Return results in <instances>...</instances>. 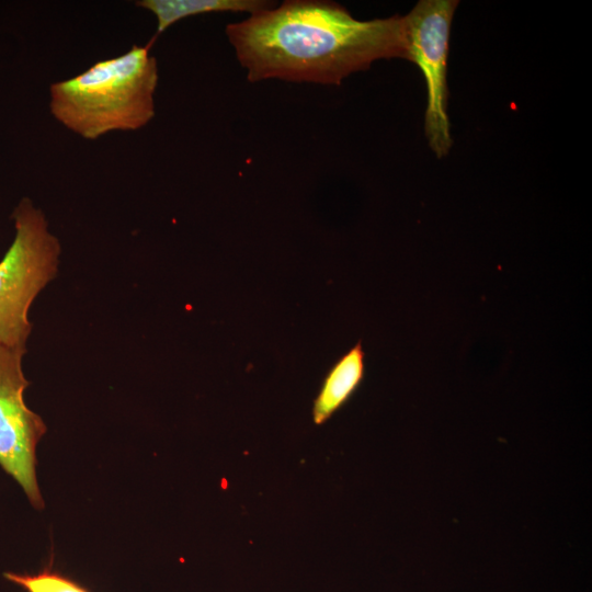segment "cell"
I'll return each mask as SVG.
<instances>
[{
    "mask_svg": "<svg viewBox=\"0 0 592 592\" xmlns=\"http://www.w3.org/2000/svg\"><path fill=\"white\" fill-rule=\"evenodd\" d=\"M247 79L341 84L379 59H408L405 18L360 21L341 4L287 0L228 24Z\"/></svg>",
    "mask_w": 592,
    "mask_h": 592,
    "instance_id": "obj_1",
    "label": "cell"
},
{
    "mask_svg": "<svg viewBox=\"0 0 592 592\" xmlns=\"http://www.w3.org/2000/svg\"><path fill=\"white\" fill-rule=\"evenodd\" d=\"M364 373L365 352L358 341L332 365L323 378L312 406L315 424H323L352 397Z\"/></svg>",
    "mask_w": 592,
    "mask_h": 592,
    "instance_id": "obj_6",
    "label": "cell"
},
{
    "mask_svg": "<svg viewBox=\"0 0 592 592\" xmlns=\"http://www.w3.org/2000/svg\"><path fill=\"white\" fill-rule=\"evenodd\" d=\"M136 7L144 8L156 16L157 33H163L181 19L210 12H247L251 14L271 9L275 2L267 0H140Z\"/></svg>",
    "mask_w": 592,
    "mask_h": 592,
    "instance_id": "obj_7",
    "label": "cell"
},
{
    "mask_svg": "<svg viewBox=\"0 0 592 592\" xmlns=\"http://www.w3.org/2000/svg\"><path fill=\"white\" fill-rule=\"evenodd\" d=\"M3 577L25 592H91L78 581L53 569L52 561L37 573L4 572Z\"/></svg>",
    "mask_w": 592,
    "mask_h": 592,
    "instance_id": "obj_8",
    "label": "cell"
},
{
    "mask_svg": "<svg viewBox=\"0 0 592 592\" xmlns=\"http://www.w3.org/2000/svg\"><path fill=\"white\" fill-rule=\"evenodd\" d=\"M155 41L100 60L86 71L49 87V111L70 132L89 140L107 133L137 130L156 114Z\"/></svg>",
    "mask_w": 592,
    "mask_h": 592,
    "instance_id": "obj_2",
    "label": "cell"
},
{
    "mask_svg": "<svg viewBox=\"0 0 592 592\" xmlns=\"http://www.w3.org/2000/svg\"><path fill=\"white\" fill-rule=\"evenodd\" d=\"M25 351L0 344V467L22 487L33 508L42 510L36 446L47 428L24 402V390L30 385L22 371Z\"/></svg>",
    "mask_w": 592,
    "mask_h": 592,
    "instance_id": "obj_5",
    "label": "cell"
},
{
    "mask_svg": "<svg viewBox=\"0 0 592 592\" xmlns=\"http://www.w3.org/2000/svg\"><path fill=\"white\" fill-rule=\"evenodd\" d=\"M12 218L15 237L0 261V344L25 348L30 307L57 273L60 243L29 197L19 202Z\"/></svg>",
    "mask_w": 592,
    "mask_h": 592,
    "instance_id": "obj_3",
    "label": "cell"
},
{
    "mask_svg": "<svg viewBox=\"0 0 592 592\" xmlns=\"http://www.w3.org/2000/svg\"><path fill=\"white\" fill-rule=\"evenodd\" d=\"M457 4L455 0H421L403 16L408 60L419 66L428 88L425 134L439 158L452 147L446 69L449 30Z\"/></svg>",
    "mask_w": 592,
    "mask_h": 592,
    "instance_id": "obj_4",
    "label": "cell"
}]
</instances>
